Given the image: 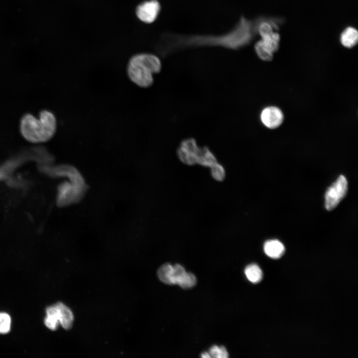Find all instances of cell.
<instances>
[{"instance_id": "9", "label": "cell", "mask_w": 358, "mask_h": 358, "mask_svg": "<svg viewBox=\"0 0 358 358\" xmlns=\"http://www.w3.org/2000/svg\"><path fill=\"white\" fill-rule=\"evenodd\" d=\"M266 254L272 259L280 258L285 251L283 244L277 240H270L266 241L264 245Z\"/></svg>"}, {"instance_id": "10", "label": "cell", "mask_w": 358, "mask_h": 358, "mask_svg": "<svg viewBox=\"0 0 358 358\" xmlns=\"http://www.w3.org/2000/svg\"><path fill=\"white\" fill-rule=\"evenodd\" d=\"M342 44L347 48H352L358 41V32L354 27L346 28L342 33L340 37Z\"/></svg>"}, {"instance_id": "22", "label": "cell", "mask_w": 358, "mask_h": 358, "mask_svg": "<svg viewBox=\"0 0 358 358\" xmlns=\"http://www.w3.org/2000/svg\"><path fill=\"white\" fill-rule=\"evenodd\" d=\"M201 357L203 358H211L209 353H208V352L203 353L201 355Z\"/></svg>"}, {"instance_id": "5", "label": "cell", "mask_w": 358, "mask_h": 358, "mask_svg": "<svg viewBox=\"0 0 358 358\" xmlns=\"http://www.w3.org/2000/svg\"><path fill=\"white\" fill-rule=\"evenodd\" d=\"M160 10L161 5L157 0H150L138 5L136 9V14L142 22L151 23L156 19Z\"/></svg>"}, {"instance_id": "1", "label": "cell", "mask_w": 358, "mask_h": 358, "mask_svg": "<svg viewBox=\"0 0 358 358\" xmlns=\"http://www.w3.org/2000/svg\"><path fill=\"white\" fill-rule=\"evenodd\" d=\"M257 31V22L255 23L242 17L234 28L230 31L220 35H198L181 37L180 44L186 46L214 45L230 49H238L249 44Z\"/></svg>"}, {"instance_id": "7", "label": "cell", "mask_w": 358, "mask_h": 358, "mask_svg": "<svg viewBox=\"0 0 358 358\" xmlns=\"http://www.w3.org/2000/svg\"><path fill=\"white\" fill-rule=\"evenodd\" d=\"M260 117L262 122L266 127L269 129H275L282 123L283 114L279 108L268 106L262 110Z\"/></svg>"}, {"instance_id": "14", "label": "cell", "mask_w": 358, "mask_h": 358, "mask_svg": "<svg viewBox=\"0 0 358 358\" xmlns=\"http://www.w3.org/2000/svg\"><path fill=\"white\" fill-rule=\"evenodd\" d=\"M245 273L248 279L254 283L259 282L263 278V272L256 264L247 266L245 269Z\"/></svg>"}, {"instance_id": "13", "label": "cell", "mask_w": 358, "mask_h": 358, "mask_svg": "<svg viewBox=\"0 0 358 358\" xmlns=\"http://www.w3.org/2000/svg\"><path fill=\"white\" fill-rule=\"evenodd\" d=\"M279 39V34L273 32L271 35L262 38L261 41L265 48L273 54L278 49Z\"/></svg>"}, {"instance_id": "15", "label": "cell", "mask_w": 358, "mask_h": 358, "mask_svg": "<svg viewBox=\"0 0 358 358\" xmlns=\"http://www.w3.org/2000/svg\"><path fill=\"white\" fill-rule=\"evenodd\" d=\"M173 269V266L169 263L162 265L157 271L159 279L167 284H172Z\"/></svg>"}, {"instance_id": "11", "label": "cell", "mask_w": 358, "mask_h": 358, "mask_svg": "<svg viewBox=\"0 0 358 358\" xmlns=\"http://www.w3.org/2000/svg\"><path fill=\"white\" fill-rule=\"evenodd\" d=\"M47 316L44 320L46 326L51 330H55L59 324V310L55 305L48 307L46 310Z\"/></svg>"}, {"instance_id": "2", "label": "cell", "mask_w": 358, "mask_h": 358, "mask_svg": "<svg viewBox=\"0 0 358 358\" xmlns=\"http://www.w3.org/2000/svg\"><path fill=\"white\" fill-rule=\"evenodd\" d=\"M161 69V62L157 56L139 53L130 58L126 72L131 82L140 88H148L154 83L153 75L159 73Z\"/></svg>"}, {"instance_id": "8", "label": "cell", "mask_w": 358, "mask_h": 358, "mask_svg": "<svg viewBox=\"0 0 358 358\" xmlns=\"http://www.w3.org/2000/svg\"><path fill=\"white\" fill-rule=\"evenodd\" d=\"M59 310V324L66 330L70 329L73 324L74 317L71 310L62 302L55 304Z\"/></svg>"}, {"instance_id": "12", "label": "cell", "mask_w": 358, "mask_h": 358, "mask_svg": "<svg viewBox=\"0 0 358 358\" xmlns=\"http://www.w3.org/2000/svg\"><path fill=\"white\" fill-rule=\"evenodd\" d=\"M216 163L217 160L215 156L207 148H200L197 164L210 168Z\"/></svg>"}, {"instance_id": "20", "label": "cell", "mask_w": 358, "mask_h": 358, "mask_svg": "<svg viewBox=\"0 0 358 358\" xmlns=\"http://www.w3.org/2000/svg\"><path fill=\"white\" fill-rule=\"evenodd\" d=\"M211 174L217 180L221 181L225 177V171L223 167L217 162L210 167Z\"/></svg>"}, {"instance_id": "19", "label": "cell", "mask_w": 358, "mask_h": 358, "mask_svg": "<svg viewBox=\"0 0 358 358\" xmlns=\"http://www.w3.org/2000/svg\"><path fill=\"white\" fill-rule=\"evenodd\" d=\"M208 353L211 358H226L229 356L227 350L223 346H213L210 348Z\"/></svg>"}, {"instance_id": "4", "label": "cell", "mask_w": 358, "mask_h": 358, "mask_svg": "<svg viewBox=\"0 0 358 358\" xmlns=\"http://www.w3.org/2000/svg\"><path fill=\"white\" fill-rule=\"evenodd\" d=\"M348 190L346 178L341 175L326 190L325 194V206L327 210L334 209L346 196Z\"/></svg>"}, {"instance_id": "17", "label": "cell", "mask_w": 358, "mask_h": 358, "mask_svg": "<svg viewBox=\"0 0 358 358\" xmlns=\"http://www.w3.org/2000/svg\"><path fill=\"white\" fill-rule=\"evenodd\" d=\"M255 49L258 57L262 60L269 61L272 60L273 54L264 47L261 40L256 43Z\"/></svg>"}, {"instance_id": "6", "label": "cell", "mask_w": 358, "mask_h": 358, "mask_svg": "<svg viewBox=\"0 0 358 358\" xmlns=\"http://www.w3.org/2000/svg\"><path fill=\"white\" fill-rule=\"evenodd\" d=\"M200 150L194 139H188L181 143L178 155L182 162L192 165L197 163Z\"/></svg>"}, {"instance_id": "18", "label": "cell", "mask_w": 358, "mask_h": 358, "mask_svg": "<svg viewBox=\"0 0 358 358\" xmlns=\"http://www.w3.org/2000/svg\"><path fill=\"white\" fill-rule=\"evenodd\" d=\"M11 318L9 315L4 312L0 313V333L6 334L10 329Z\"/></svg>"}, {"instance_id": "3", "label": "cell", "mask_w": 358, "mask_h": 358, "mask_svg": "<svg viewBox=\"0 0 358 358\" xmlns=\"http://www.w3.org/2000/svg\"><path fill=\"white\" fill-rule=\"evenodd\" d=\"M20 132L27 141L34 143L45 142L55 135L57 121L55 115L50 111L43 110L38 118L29 114L21 119Z\"/></svg>"}, {"instance_id": "21", "label": "cell", "mask_w": 358, "mask_h": 358, "mask_svg": "<svg viewBox=\"0 0 358 358\" xmlns=\"http://www.w3.org/2000/svg\"><path fill=\"white\" fill-rule=\"evenodd\" d=\"M173 266L172 284H177L179 279L186 271L184 268L179 264H177Z\"/></svg>"}, {"instance_id": "16", "label": "cell", "mask_w": 358, "mask_h": 358, "mask_svg": "<svg viewBox=\"0 0 358 358\" xmlns=\"http://www.w3.org/2000/svg\"><path fill=\"white\" fill-rule=\"evenodd\" d=\"M196 283V278L194 274L185 272L178 282L181 288L188 289L193 287Z\"/></svg>"}]
</instances>
